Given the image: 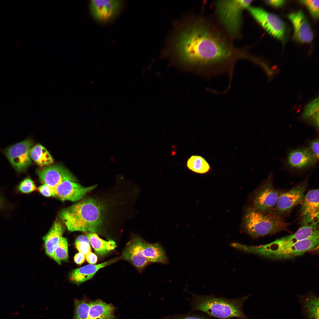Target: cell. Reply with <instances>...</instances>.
I'll return each mask as SVG.
<instances>
[{"label":"cell","instance_id":"1","mask_svg":"<svg viewBox=\"0 0 319 319\" xmlns=\"http://www.w3.org/2000/svg\"><path fill=\"white\" fill-rule=\"evenodd\" d=\"M178 26L170 48L175 64L206 77L232 72L241 49L215 18L193 17Z\"/></svg>","mask_w":319,"mask_h":319},{"label":"cell","instance_id":"2","mask_svg":"<svg viewBox=\"0 0 319 319\" xmlns=\"http://www.w3.org/2000/svg\"><path fill=\"white\" fill-rule=\"evenodd\" d=\"M105 208L99 201L89 197L62 209L59 217L69 231L97 234L103 224Z\"/></svg>","mask_w":319,"mask_h":319},{"label":"cell","instance_id":"3","mask_svg":"<svg viewBox=\"0 0 319 319\" xmlns=\"http://www.w3.org/2000/svg\"><path fill=\"white\" fill-rule=\"evenodd\" d=\"M249 296L229 299L212 295L193 294L191 301V307L193 310L201 311L220 319L246 318L243 306Z\"/></svg>","mask_w":319,"mask_h":319},{"label":"cell","instance_id":"4","mask_svg":"<svg viewBox=\"0 0 319 319\" xmlns=\"http://www.w3.org/2000/svg\"><path fill=\"white\" fill-rule=\"evenodd\" d=\"M252 1L219 0L214 2L215 18L233 40L241 37L243 12Z\"/></svg>","mask_w":319,"mask_h":319},{"label":"cell","instance_id":"5","mask_svg":"<svg viewBox=\"0 0 319 319\" xmlns=\"http://www.w3.org/2000/svg\"><path fill=\"white\" fill-rule=\"evenodd\" d=\"M319 233L293 244L273 248H266L260 245L248 246L240 244L238 250L272 260H285L302 255L306 252L318 247Z\"/></svg>","mask_w":319,"mask_h":319},{"label":"cell","instance_id":"6","mask_svg":"<svg viewBox=\"0 0 319 319\" xmlns=\"http://www.w3.org/2000/svg\"><path fill=\"white\" fill-rule=\"evenodd\" d=\"M245 229L252 237L258 238L286 230L290 223L279 215L267 214L250 208L244 219Z\"/></svg>","mask_w":319,"mask_h":319},{"label":"cell","instance_id":"7","mask_svg":"<svg viewBox=\"0 0 319 319\" xmlns=\"http://www.w3.org/2000/svg\"><path fill=\"white\" fill-rule=\"evenodd\" d=\"M247 9L254 19L270 34L279 39H284L285 25L278 16L259 7L249 6Z\"/></svg>","mask_w":319,"mask_h":319},{"label":"cell","instance_id":"8","mask_svg":"<svg viewBox=\"0 0 319 319\" xmlns=\"http://www.w3.org/2000/svg\"><path fill=\"white\" fill-rule=\"evenodd\" d=\"M30 139H27L6 148L4 153L15 170L22 173L32 163L30 154L32 145Z\"/></svg>","mask_w":319,"mask_h":319},{"label":"cell","instance_id":"9","mask_svg":"<svg viewBox=\"0 0 319 319\" xmlns=\"http://www.w3.org/2000/svg\"><path fill=\"white\" fill-rule=\"evenodd\" d=\"M272 178L271 175L255 196L254 209L258 211L264 213L272 209L276 206L281 193L274 187Z\"/></svg>","mask_w":319,"mask_h":319},{"label":"cell","instance_id":"10","mask_svg":"<svg viewBox=\"0 0 319 319\" xmlns=\"http://www.w3.org/2000/svg\"><path fill=\"white\" fill-rule=\"evenodd\" d=\"M41 182L55 188L63 182L69 181L76 182L75 177L66 168L59 165L48 166L37 172Z\"/></svg>","mask_w":319,"mask_h":319},{"label":"cell","instance_id":"11","mask_svg":"<svg viewBox=\"0 0 319 319\" xmlns=\"http://www.w3.org/2000/svg\"><path fill=\"white\" fill-rule=\"evenodd\" d=\"M147 242L139 236L134 237L127 244L122 258L131 262L137 269L141 271L150 263L143 254Z\"/></svg>","mask_w":319,"mask_h":319},{"label":"cell","instance_id":"12","mask_svg":"<svg viewBox=\"0 0 319 319\" xmlns=\"http://www.w3.org/2000/svg\"><path fill=\"white\" fill-rule=\"evenodd\" d=\"M307 186V182L304 181L289 191L281 193L275 206L278 213L288 212L302 203Z\"/></svg>","mask_w":319,"mask_h":319},{"label":"cell","instance_id":"13","mask_svg":"<svg viewBox=\"0 0 319 319\" xmlns=\"http://www.w3.org/2000/svg\"><path fill=\"white\" fill-rule=\"evenodd\" d=\"M318 224L315 222L302 225L294 234L261 246L264 248H273L293 244L319 233Z\"/></svg>","mask_w":319,"mask_h":319},{"label":"cell","instance_id":"14","mask_svg":"<svg viewBox=\"0 0 319 319\" xmlns=\"http://www.w3.org/2000/svg\"><path fill=\"white\" fill-rule=\"evenodd\" d=\"M300 208L302 225L319 222V190L309 191L305 195Z\"/></svg>","mask_w":319,"mask_h":319},{"label":"cell","instance_id":"15","mask_svg":"<svg viewBox=\"0 0 319 319\" xmlns=\"http://www.w3.org/2000/svg\"><path fill=\"white\" fill-rule=\"evenodd\" d=\"M122 4L121 1L118 0H92L90 2L93 16L102 22H108L114 18L119 12Z\"/></svg>","mask_w":319,"mask_h":319},{"label":"cell","instance_id":"16","mask_svg":"<svg viewBox=\"0 0 319 319\" xmlns=\"http://www.w3.org/2000/svg\"><path fill=\"white\" fill-rule=\"evenodd\" d=\"M97 185L84 187L78 183L69 181H65L55 188V196L64 201H78L94 188Z\"/></svg>","mask_w":319,"mask_h":319},{"label":"cell","instance_id":"17","mask_svg":"<svg viewBox=\"0 0 319 319\" xmlns=\"http://www.w3.org/2000/svg\"><path fill=\"white\" fill-rule=\"evenodd\" d=\"M288 17L293 25L295 38L302 42H311L313 38V34L302 12L300 10L291 13Z\"/></svg>","mask_w":319,"mask_h":319},{"label":"cell","instance_id":"18","mask_svg":"<svg viewBox=\"0 0 319 319\" xmlns=\"http://www.w3.org/2000/svg\"><path fill=\"white\" fill-rule=\"evenodd\" d=\"M318 161L308 147L299 148L292 151L287 159L288 165L292 168L298 170L312 166Z\"/></svg>","mask_w":319,"mask_h":319},{"label":"cell","instance_id":"19","mask_svg":"<svg viewBox=\"0 0 319 319\" xmlns=\"http://www.w3.org/2000/svg\"><path fill=\"white\" fill-rule=\"evenodd\" d=\"M121 256L97 264H89L75 269L71 273L70 280L77 284H80L91 279L100 269L112 264L121 259Z\"/></svg>","mask_w":319,"mask_h":319},{"label":"cell","instance_id":"20","mask_svg":"<svg viewBox=\"0 0 319 319\" xmlns=\"http://www.w3.org/2000/svg\"><path fill=\"white\" fill-rule=\"evenodd\" d=\"M319 301L318 297L312 292L299 296L304 319H319Z\"/></svg>","mask_w":319,"mask_h":319},{"label":"cell","instance_id":"21","mask_svg":"<svg viewBox=\"0 0 319 319\" xmlns=\"http://www.w3.org/2000/svg\"><path fill=\"white\" fill-rule=\"evenodd\" d=\"M65 230L63 225L57 219L47 234L43 237L46 254L52 258L54 250Z\"/></svg>","mask_w":319,"mask_h":319},{"label":"cell","instance_id":"22","mask_svg":"<svg viewBox=\"0 0 319 319\" xmlns=\"http://www.w3.org/2000/svg\"><path fill=\"white\" fill-rule=\"evenodd\" d=\"M115 308L112 305L98 300L89 303L88 319H113Z\"/></svg>","mask_w":319,"mask_h":319},{"label":"cell","instance_id":"23","mask_svg":"<svg viewBox=\"0 0 319 319\" xmlns=\"http://www.w3.org/2000/svg\"><path fill=\"white\" fill-rule=\"evenodd\" d=\"M144 255L150 263H168V259L165 252L160 244L158 242H147L143 250Z\"/></svg>","mask_w":319,"mask_h":319},{"label":"cell","instance_id":"24","mask_svg":"<svg viewBox=\"0 0 319 319\" xmlns=\"http://www.w3.org/2000/svg\"><path fill=\"white\" fill-rule=\"evenodd\" d=\"M86 234L90 243L98 255H104L114 249L117 246L115 242L112 240H105L94 232H86Z\"/></svg>","mask_w":319,"mask_h":319},{"label":"cell","instance_id":"25","mask_svg":"<svg viewBox=\"0 0 319 319\" xmlns=\"http://www.w3.org/2000/svg\"><path fill=\"white\" fill-rule=\"evenodd\" d=\"M318 98L316 97L305 107L302 113L303 119L312 124L317 129L319 127Z\"/></svg>","mask_w":319,"mask_h":319},{"label":"cell","instance_id":"26","mask_svg":"<svg viewBox=\"0 0 319 319\" xmlns=\"http://www.w3.org/2000/svg\"><path fill=\"white\" fill-rule=\"evenodd\" d=\"M30 154L31 158L40 166L49 165L53 162V159L48 150L40 144L31 147Z\"/></svg>","mask_w":319,"mask_h":319},{"label":"cell","instance_id":"27","mask_svg":"<svg viewBox=\"0 0 319 319\" xmlns=\"http://www.w3.org/2000/svg\"><path fill=\"white\" fill-rule=\"evenodd\" d=\"M186 165L190 170L194 172L203 174L208 172L210 166L206 159L198 155H192L187 160Z\"/></svg>","mask_w":319,"mask_h":319},{"label":"cell","instance_id":"28","mask_svg":"<svg viewBox=\"0 0 319 319\" xmlns=\"http://www.w3.org/2000/svg\"><path fill=\"white\" fill-rule=\"evenodd\" d=\"M58 264L68 260V244L67 239L62 237L56 247L52 258Z\"/></svg>","mask_w":319,"mask_h":319},{"label":"cell","instance_id":"29","mask_svg":"<svg viewBox=\"0 0 319 319\" xmlns=\"http://www.w3.org/2000/svg\"><path fill=\"white\" fill-rule=\"evenodd\" d=\"M74 319H88L89 303L85 300H75Z\"/></svg>","mask_w":319,"mask_h":319},{"label":"cell","instance_id":"30","mask_svg":"<svg viewBox=\"0 0 319 319\" xmlns=\"http://www.w3.org/2000/svg\"><path fill=\"white\" fill-rule=\"evenodd\" d=\"M16 191L19 193H29L37 190V187L32 180L29 177L24 179L17 186Z\"/></svg>","mask_w":319,"mask_h":319},{"label":"cell","instance_id":"31","mask_svg":"<svg viewBox=\"0 0 319 319\" xmlns=\"http://www.w3.org/2000/svg\"><path fill=\"white\" fill-rule=\"evenodd\" d=\"M75 245L79 252L85 255L91 251L89 240L86 235L79 236L76 240Z\"/></svg>","mask_w":319,"mask_h":319},{"label":"cell","instance_id":"32","mask_svg":"<svg viewBox=\"0 0 319 319\" xmlns=\"http://www.w3.org/2000/svg\"><path fill=\"white\" fill-rule=\"evenodd\" d=\"M307 8L312 16L315 19L319 16V0H305L300 1Z\"/></svg>","mask_w":319,"mask_h":319},{"label":"cell","instance_id":"33","mask_svg":"<svg viewBox=\"0 0 319 319\" xmlns=\"http://www.w3.org/2000/svg\"><path fill=\"white\" fill-rule=\"evenodd\" d=\"M163 319H211L201 315L191 314L184 315H175L166 317Z\"/></svg>","mask_w":319,"mask_h":319},{"label":"cell","instance_id":"34","mask_svg":"<svg viewBox=\"0 0 319 319\" xmlns=\"http://www.w3.org/2000/svg\"><path fill=\"white\" fill-rule=\"evenodd\" d=\"M40 192L44 196L46 197L55 196V188L44 184L38 188Z\"/></svg>","mask_w":319,"mask_h":319},{"label":"cell","instance_id":"35","mask_svg":"<svg viewBox=\"0 0 319 319\" xmlns=\"http://www.w3.org/2000/svg\"><path fill=\"white\" fill-rule=\"evenodd\" d=\"M312 153L318 160L319 159V139H316L310 142L308 147Z\"/></svg>","mask_w":319,"mask_h":319},{"label":"cell","instance_id":"36","mask_svg":"<svg viewBox=\"0 0 319 319\" xmlns=\"http://www.w3.org/2000/svg\"><path fill=\"white\" fill-rule=\"evenodd\" d=\"M85 257L87 262L90 264H94L97 261V256L91 251L85 255Z\"/></svg>","mask_w":319,"mask_h":319},{"label":"cell","instance_id":"37","mask_svg":"<svg viewBox=\"0 0 319 319\" xmlns=\"http://www.w3.org/2000/svg\"><path fill=\"white\" fill-rule=\"evenodd\" d=\"M85 255L80 252L76 254L74 257V260L76 263L81 265L85 261Z\"/></svg>","mask_w":319,"mask_h":319},{"label":"cell","instance_id":"38","mask_svg":"<svg viewBox=\"0 0 319 319\" xmlns=\"http://www.w3.org/2000/svg\"><path fill=\"white\" fill-rule=\"evenodd\" d=\"M266 2L268 4L275 7H279L282 6L285 3V1L282 0H266Z\"/></svg>","mask_w":319,"mask_h":319},{"label":"cell","instance_id":"39","mask_svg":"<svg viewBox=\"0 0 319 319\" xmlns=\"http://www.w3.org/2000/svg\"><path fill=\"white\" fill-rule=\"evenodd\" d=\"M237 319H248L247 318H237Z\"/></svg>","mask_w":319,"mask_h":319}]
</instances>
